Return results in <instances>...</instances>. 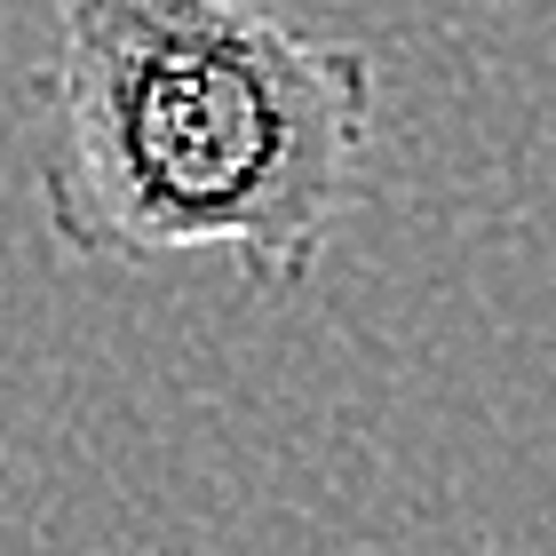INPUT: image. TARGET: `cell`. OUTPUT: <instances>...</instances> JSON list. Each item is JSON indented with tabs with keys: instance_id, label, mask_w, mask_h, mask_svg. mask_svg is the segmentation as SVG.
I'll list each match as a JSON object with an SVG mask.
<instances>
[{
	"instance_id": "obj_1",
	"label": "cell",
	"mask_w": 556,
	"mask_h": 556,
	"mask_svg": "<svg viewBox=\"0 0 556 556\" xmlns=\"http://www.w3.org/2000/svg\"><path fill=\"white\" fill-rule=\"evenodd\" d=\"M374 48L255 0H56L33 184L64 255L302 287L366 191Z\"/></svg>"
}]
</instances>
